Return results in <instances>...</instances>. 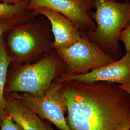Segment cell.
I'll return each instance as SVG.
<instances>
[{"instance_id": "6da1fadb", "label": "cell", "mask_w": 130, "mask_h": 130, "mask_svg": "<svg viewBox=\"0 0 130 130\" xmlns=\"http://www.w3.org/2000/svg\"><path fill=\"white\" fill-rule=\"evenodd\" d=\"M62 90L71 130H130V94L120 85L77 81Z\"/></svg>"}, {"instance_id": "7a4b0ae2", "label": "cell", "mask_w": 130, "mask_h": 130, "mask_svg": "<svg viewBox=\"0 0 130 130\" xmlns=\"http://www.w3.org/2000/svg\"><path fill=\"white\" fill-rule=\"evenodd\" d=\"M95 11L93 19L96 28L89 33V38L113 59L122 54L119 42L121 32L130 24V1L93 0Z\"/></svg>"}, {"instance_id": "3957f363", "label": "cell", "mask_w": 130, "mask_h": 130, "mask_svg": "<svg viewBox=\"0 0 130 130\" xmlns=\"http://www.w3.org/2000/svg\"><path fill=\"white\" fill-rule=\"evenodd\" d=\"M59 70L56 60L44 57L32 64L27 65L17 72L10 82V92H21L41 98L51 87Z\"/></svg>"}, {"instance_id": "277c9868", "label": "cell", "mask_w": 130, "mask_h": 130, "mask_svg": "<svg viewBox=\"0 0 130 130\" xmlns=\"http://www.w3.org/2000/svg\"><path fill=\"white\" fill-rule=\"evenodd\" d=\"M57 52L67 65L69 74L85 73L116 60L83 34L70 46Z\"/></svg>"}, {"instance_id": "5b68a950", "label": "cell", "mask_w": 130, "mask_h": 130, "mask_svg": "<svg viewBox=\"0 0 130 130\" xmlns=\"http://www.w3.org/2000/svg\"><path fill=\"white\" fill-rule=\"evenodd\" d=\"M59 84L52 86L42 97L25 94L18 96L22 103L39 117L49 121L60 130H71L65 117L67 110Z\"/></svg>"}, {"instance_id": "8992f818", "label": "cell", "mask_w": 130, "mask_h": 130, "mask_svg": "<svg viewBox=\"0 0 130 130\" xmlns=\"http://www.w3.org/2000/svg\"><path fill=\"white\" fill-rule=\"evenodd\" d=\"M92 4V0H30L28 8H45L59 13L70 19L80 30L89 33L96 28L88 12Z\"/></svg>"}, {"instance_id": "52a82bcc", "label": "cell", "mask_w": 130, "mask_h": 130, "mask_svg": "<svg viewBox=\"0 0 130 130\" xmlns=\"http://www.w3.org/2000/svg\"><path fill=\"white\" fill-rule=\"evenodd\" d=\"M62 82L77 81L84 84L106 82L119 85L130 84V52L108 65L82 74H68Z\"/></svg>"}, {"instance_id": "ba28073f", "label": "cell", "mask_w": 130, "mask_h": 130, "mask_svg": "<svg viewBox=\"0 0 130 130\" xmlns=\"http://www.w3.org/2000/svg\"><path fill=\"white\" fill-rule=\"evenodd\" d=\"M34 10L50 21L55 39L54 46L56 51L70 46L81 36L82 33L80 29L62 14L45 8Z\"/></svg>"}, {"instance_id": "9c48e42d", "label": "cell", "mask_w": 130, "mask_h": 130, "mask_svg": "<svg viewBox=\"0 0 130 130\" xmlns=\"http://www.w3.org/2000/svg\"><path fill=\"white\" fill-rule=\"evenodd\" d=\"M5 110L22 130H47L40 117L23 103L6 100Z\"/></svg>"}, {"instance_id": "30bf717a", "label": "cell", "mask_w": 130, "mask_h": 130, "mask_svg": "<svg viewBox=\"0 0 130 130\" xmlns=\"http://www.w3.org/2000/svg\"><path fill=\"white\" fill-rule=\"evenodd\" d=\"M8 43L15 56L25 58L37 51L40 41L37 36L27 28L20 27L14 30L10 35Z\"/></svg>"}, {"instance_id": "8fae6325", "label": "cell", "mask_w": 130, "mask_h": 130, "mask_svg": "<svg viewBox=\"0 0 130 130\" xmlns=\"http://www.w3.org/2000/svg\"><path fill=\"white\" fill-rule=\"evenodd\" d=\"M11 61L4 43L0 42V115H3L5 110L6 100L4 98V92L7 70Z\"/></svg>"}, {"instance_id": "7c38bea8", "label": "cell", "mask_w": 130, "mask_h": 130, "mask_svg": "<svg viewBox=\"0 0 130 130\" xmlns=\"http://www.w3.org/2000/svg\"><path fill=\"white\" fill-rule=\"evenodd\" d=\"M22 9L20 4H8L0 3V18L12 19L18 15Z\"/></svg>"}, {"instance_id": "4fadbf2b", "label": "cell", "mask_w": 130, "mask_h": 130, "mask_svg": "<svg viewBox=\"0 0 130 130\" xmlns=\"http://www.w3.org/2000/svg\"><path fill=\"white\" fill-rule=\"evenodd\" d=\"M0 130H22L20 127L17 124L11 117L6 115L3 118L0 124Z\"/></svg>"}, {"instance_id": "5bb4252c", "label": "cell", "mask_w": 130, "mask_h": 130, "mask_svg": "<svg viewBox=\"0 0 130 130\" xmlns=\"http://www.w3.org/2000/svg\"><path fill=\"white\" fill-rule=\"evenodd\" d=\"M119 41L123 43L126 51L130 52V24L121 32Z\"/></svg>"}, {"instance_id": "9a60e30c", "label": "cell", "mask_w": 130, "mask_h": 130, "mask_svg": "<svg viewBox=\"0 0 130 130\" xmlns=\"http://www.w3.org/2000/svg\"><path fill=\"white\" fill-rule=\"evenodd\" d=\"M13 23L12 19L0 18V39L3 34L9 29Z\"/></svg>"}, {"instance_id": "2e32d148", "label": "cell", "mask_w": 130, "mask_h": 130, "mask_svg": "<svg viewBox=\"0 0 130 130\" xmlns=\"http://www.w3.org/2000/svg\"><path fill=\"white\" fill-rule=\"evenodd\" d=\"M22 0H0V2H3V3L8 4H20V3Z\"/></svg>"}, {"instance_id": "e0dca14e", "label": "cell", "mask_w": 130, "mask_h": 130, "mask_svg": "<svg viewBox=\"0 0 130 130\" xmlns=\"http://www.w3.org/2000/svg\"><path fill=\"white\" fill-rule=\"evenodd\" d=\"M121 88L124 89L127 93L130 94V84H126V85H120Z\"/></svg>"}, {"instance_id": "ac0fdd59", "label": "cell", "mask_w": 130, "mask_h": 130, "mask_svg": "<svg viewBox=\"0 0 130 130\" xmlns=\"http://www.w3.org/2000/svg\"><path fill=\"white\" fill-rule=\"evenodd\" d=\"M47 129V130H55L54 128L52 127L51 125L50 124H47L46 125Z\"/></svg>"}, {"instance_id": "d6986e66", "label": "cell", "mask_w": 130, "mask_h": 130, "mask_svg": "<svg viewBox=\"0 0 130 130\" xmlns=\"http://www.w3.org/2000/svg\"><path fill=\"white\" fill-rule=\"evenodd\" d=\"M115 1H118V0H115Z\"/></svg>"}]
</instances>
